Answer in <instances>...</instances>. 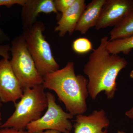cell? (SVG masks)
<instances>
[{"instance_id":"1","label":"cell","mask_w":133,"mask_h":133,"mask_svg":"<svg viewBox=\"0 0 133 133\" xmlns=\"http://www.w3.org/2000/svg\"><path fill=\"white\" fill-rule=\"evenodd\" d=\"M108 36L101 39L99 45L93 50L84 66L83 71L88 78V94L93 99L102 91L109 99L114 97L117 90V76L128 64L124 58L108 50Z\"/></svg>"},{"instance_id":"2","label":"cell","mask_w":133,"mask_h":133,"mask_svg":"<svg viewBox=\"0 0 133 133\" xmlns=\"http://www.w3.org/2000/svg\"><path fill=\"white\" fill-rule=\"evenodd\" d=\"M88 80L75 73L74 64L69 62L64 67L43 77L44 88L55 91L64 104L66 111L73 116L87 111Z\"/></svg>"},{"instance_id":"3","label":"cell","mask_w":133,"mask_h":133,"mask_svg":"<svg viewBox=\"0 0 133 133\" xmlns=\"http://www.w3.org/2000/svg\"><path fill=\"white\" fill-rule=\"evenodd\" d=\"M44 89L43 84H41L24 89L20 101L14 104V112L2 124L1 128L25 130L30 123L40 118L48 107Z\"/></svg>"},{"instance_id":"4","label":"cell","mask_w":133,"mask_h":133,"mask_svg":"<svg viewBox=\"0 0 133 133\" xmlns=\"http://www.w3.org/2000/svg\"><path fill=\"white\" fill-rule=\"evenodd\" d=\"M44 29L42 22L37 21L31 27L24 29L22 34L37 69L43 77L59 70V66L52 55L50 45L43 35Z\"/></svg>"},{"instance_id":"5","label":"cell","mask_w":133,"mask_h":133,"mask_svg":"<svg viewBox=\"0 0 133 133\" xmlns=\"http://www.w3.org/2000/svg\"><path fill=\"white\" fill-rule=\"evenodd\" d=\"M10 46V63L22 88L24 90L42 84L43 77L37 69L22 35L15 37Z\"/></svg>"},{"instance_id":"6","label":"cell","mask_w":133,"mask_h":133,"mask_svg":"<svg viewBox=\"0 0 133 133\" xmlns=\"http://www.w3.org/2000/svg\"><path fill=\"white\" fill-rule=\"evenodd\" d=\"M48 107L45 114L36 121L27 126L26 129L28 133H37L44 130H55L62 133H70L73 128L70 121L74 116L64 111L57 104L55 95L46 93Z\"/></svg>"},{"instance_id":"7","label":"cell","mask_w":133,"mask_h":133,"mask_svg":"<svg viewBox=\"0 0 133 133\" xmlns=\"http://www.w3.org/2000/svg\"><path fill=\"white\" fill-rule=\"evenodd\" d=\"M23 90L15 74L9 59L0 60V100L16 103L23 95Z\"/></svg>"},{"instance_id":"8","label":"cell","mask_w":133,"mask_h":133,"mask_svg":"<svg viewBox=\"0 0 133 133\" xmlns=\"http://www.w3.org/2000/svg\"><path fill=\"white\" fill-rule=\"evenodd\" d=\"M133 10V0H106L95 29L114 27Z\"/></svg>"},{"instance_id":"9","label":"cell","mask_w":133,"mask_h":133,"mask_svg":"<svg viewBox=\"0 0 133 133\" xmlns=\"http://www.w3.org/2000/svg\"><path fill=\"white\" fill-rule=\"evenodd\" d=\"M109 124L104 110H95L88 115H76L74 133H108Z\"/></svg>"},{"instance_id":"10","label":"cell","mask_w":133,"mask_h":133,"mask_svg":"<svg viewBox=\"0 0 133 133\" xmlns=\"http://www.w3.org/2000/svg\"><path fill=\"white\" fill-rule=\"evenodd\" d=\"M21 14L23 29L30 28L37 21L41 13H58L53 0H26Z\"/></svg>"},{"instance_id":"11","label":"cell","mask_w":133,"mask_h":133,"mask_svg":"<svg viewBox=\"0 0 133 133\" xmlns=\"http://www.w3.org/2000/svg\"><path fill=\"white\" fill-rule=\"evenodd\" d=\"M85 2V0H76L69 9L62 13L55 28L60 37H64L67 33L71 36L75 31L76 25L86 6Z\"/></svg>"},{"instance_id":"12","label":"cell","mask_w":133,"mask_h":133,"mask_svg":"<svg viewBox=\"0 0 133 133\" xmlns=\"http://www.w3.org/2000/svg\"><path fill=\"white\" fill-rule=\"evenodd\" d=\"M105 1L106 0H92L86 5L76 25L75 31L84 35L91 28L95 27Z\"/></svg>"},{"instance_id":"13","label":"cell","mask_w":133,"mask_h":133,"mask_svg":"<svg viewBox=\"0 0 133 133\" xmlns=\"http://www.w3.org/2000/svg\"><path fill=\"white\" fill-rule=\"evenodd\" d=\"M133 35V10L114 27L110 32L109 41L125 38Z\"/></svg>"},{"instance_id":"14","label":"cell","mask_w":133,"mask_h":133,"mask_svg":"<svg viewBox=\"0 0 133 133\" xmlns=\"http://www.w3.org/2000/svg\"><path fill=\"white\" fill-rule=\"evenodd\" d=\"M106 48L111 54L118 55L122 52L128 55L133 49V35L114 41L109 40Z\"/></svg>"},{"instance_id":"15","label":"cell","mask_w":133,"mask_h":133,"mask_svg":"<svg viewBox=\"0 0 133 133\" xmlns=\"http://www.w3.org/2000/svg\"><path fill=\"white\" fill-rule=\"evenodd\" d=\"M72 49L74 52L77 54H85L93 50V45L88 38L80 37L73 42Z\"/></svg>"},{"instance_id":"16","label":"cell","mask_w":133,"mask_h":133,"mask_svg":"<svg viewBox=\"0 0 133 133\" xmlns=\"http://www.w3.org/2000/svg\"><path fill=\"white\" fill-rule=\"evenodd\" d=\"M76 0H55V7L58 12H65L74 4Z\"/></svg>"},{"instance_id":"17","label":"cell","mask_w":133,"mask_h":133,"mask_svg":"<svg viewBox=\"0 0 133 133\" xmlns=\"http://www.w3.org/2000/svg\"><path fill=\"white\" fill-rule=\"evenodd\" d=\"M26 2V0H0V6H5L10 8L16 4L23 6Z\"/></svg>"},{"instance_id":"18","label":"cell","mask_w":133,"mask_h":133,"mask_svg":"<svg viewBox=\"0 0 133 133\" xmlns=\"http://www.w3.org/2000/svg\"><path fill=\"white\" fill-rule=\"evenodd\" d=\"M11 46L10 44H0V56L4 59H9Z\"/></svg>"},{"instance_id":"19","label":"cell","mask_w":133,"mask_h":133,"mask_svg":"<svg viewBox=\"0 0 133 133\" xmlns=\"http://www.w3.org/2000/svg\"><path fill=\"white\" fill-rule=\"evenodd\" d=\"M0 133H28L27 131L13 128H1Z\"/></svg>"},{"instance_id":"20","label":"cell","mask_w":133,"mask_h":133,"mask_svg":"<svg viewBox=\"0 0 133 133\" xmlns=\"http://www.w3.org/2000/svg\"><path fill=\"white\" fill-rule=\"evenodd\" d=\"M1 17V14L0 13V18ZM9 37L4 33L2 29L0 27V44H1L5 42H8L10 41Z\"/></svg>"},{"instance_id":"21","label":"cell","mask_w":133,"mask_h":133,"mask_svg":"<svg viewBox=\"0 0 133 133\" xmlns=\"http://www.w3.org/2000/svg\"><path fill=\"white\" fill-rule=\"evenodd\" d=\"M125 115L128 118L133 119V107L131 109L126 112Z\"/></svg>"},{"instance_id":"22","label":"cell","mask_w":133,"mask_h":133,"mask_svg":"<svg viewBox=\"0 0 133 133\" xmlns=\"http://www.w3.org/2000/svg\"><path fill=\"white\" fill-rule=\"evenodd\" d=\"M37 133H62L59 131H56L55 130H46L45 131H43V132H40Z\"/></svg>"},{"instance_id":"23","label":"cell","mask_w":133,"mask_h":133,"mask_svg":"<svg viewBox=\"0 0 133 133\" xmlns=\"http://www.w3.org/2000/svg\"><path fill=\"white\" fill-rule=\"evenodd\" d=\"M2 105V104L1 101L0 100V109H1V107ZM2 120V114L0 112V121H1Z\"/></svg>"},{"instance_id":"24","label":"cell","mask_w":133,"mask_h":133,"mask_svg":"<svg viewBox=\"0 0 133 133\" xmlns=\"http://www.w3.org/2000/svg\"><path fill=\"white\" fill-rule=\"evenodd\" d=\"M130 77L131 78L133 79V69L131 70L130 74Z\"/></svg>"},{"instance_id":"25","label":"cell","mask_w":133,"mask_h":133,"mask_svg":"<svg viewBox=\"0 0 133 133\" xmlns=\"http://www.w3.org/2000/svg\"><path fill=\"white\" fill-rule=\"evenodd\" d=\"M117 133H126L125 132H123V131H118L117 132Z\"/></svg>"},{"instance_id":"26","label":"cell","mask_w":133,"mask_h":133,"mask_svg":"<svg viewBox=\"0 0 133 133\" xmlns=\"http://www.w3.org/2000/svg\"><path fill=\"white\" fill-rule=\"evenodd\" d=\"M2 124L1 121H0V128H1V126Z\"/></svg>"}]
</instances>
